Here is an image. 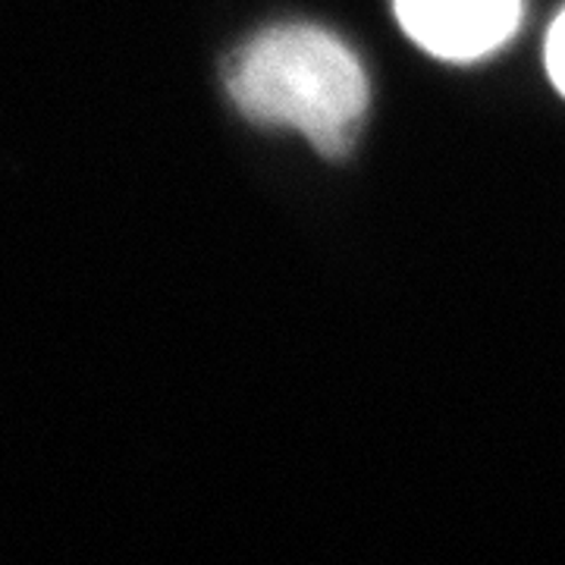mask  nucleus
<instances>
[{"mask_svg":"<svg viewBox=\"0 0 565 565\" xmlns=\"http://www.w3.org/2000/svg\"><path fill=\"white\" fill-rule=\"evenodd\" d=\"M405 35L440 61H481L522 22V0H393Z\"/></svg>","mask_w":565,"mask_h":565,"instance_id":"2","label":"nucleus"},{"mask_svg":"<svg viewBox=\"0 0 565 565\" xmlns=\"http://www.w3.org/2000/svg\"><path fill=\"white\" fill-rule=\"evenodd\" d=\"M248 120L299 129L323 158H345L367 114V79L343 41L315 25H277L243 44L223 70Z\"/></svg>","mask_w":565,"mask_h":565,"instance_id":"1","label":"nucleus"},{"mask_svg":"<svg viewBox=\"0 0 565 565\" xmlns=\"http://www.w3.org/2000/svg\"><path fill=\"white\" fill-rule=\"evenodd\" d=\"M546 73L565 98V10L556 17L546 39Z\"/></svg>","mask_w":565,"mask_h":565,"instance_id":"3","label":"nucleus"}]
</instances>
